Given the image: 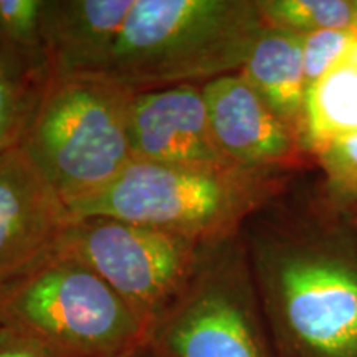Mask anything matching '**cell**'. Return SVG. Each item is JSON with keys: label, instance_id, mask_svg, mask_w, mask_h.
Returning <instances> with one entry per match:
<instances>
[{"label": "cell", "instance_id": "obj_6", "mask_svg": "<svg viewBox=\"0 0 357 357\" xmlns=\"http://www.w3.org/2000/svg\"><path fill=\"white\" fill-rule=\"evenodd\" d=\"M211 245L119 218L82 217L58 250L96 271L144 318L176 300Z\"/></svg>", "mask_w": 357, "mask_h": 357}, {"label": "cell", "instance_id": "obj_9", "mask_svg": "<svg viewBox=\"0 0 357 357\" xmlns=\"http://www.w3.org/2000/svg\"><path fill=\"white\" fill-rule=\"evenodd\" d=\"M215 142L240 167L289 171L306 154L284 124L240 71L202 84Z\"/></svg>", "mask_w": 357, "mask_h": 357}, {"label": "cell", "instance_id": "obj_11", "mask_svg": "<svg viewBox=\"0 0 357 357\" xmlns=\"http://www.w3.org/2000/svg\"><path fill=\"white\" fill-rule=\"evenodd\" d=\"M134 0H47L43 47L52 75H105Z\"/></svg>", "mask_w": 357, "mask_h": 357}, {"label": "cell", "instance_id": "obj_12", "mask_svg": "<svg viewBox=\"0 0 357 357\" xmlns=\"http://www.w3.org/2000/svg\"><path fill=\"white\" fill-rule=\"evenodd\" d=\"M240 73L303 142L306 82L301 35L265 25Z\"/></svg>", "mask_w": 357, "mask_h": 357}, {"label": "cell", "instance_id": "obj_18", "mask_svg": "<svg viewBox=\"0 0 357 357\" xmlns=\"http://www.w3.org/2000/svg\"><path fill=\"white\" fill-rule=\"evenodd\" d=\"M356 40L357 33L352 29L319 30L301 35L306 91L346 55Z\"/></svg>", "mask_w": 357, "mask_h": 357}, {"label": "cell", "instance_id": "obj_15", "mask_svg": "<svg viewBox=\"0 0 357 357\" xmlns=\"http://www.w3.org/2000/svg\"><path fill=\"white\" fill-rule=\"evenodd\" d=\"M266 25L294 33L354 30L357 0H257Z\"/></svg>", "mask_w": 357, "mask_h": 357}, {"label": "cell", "instance_id": "obj_20", "mask_svg": "<svg viewBox=\"0 0 357 357\" xmlns=\"http://www.w3.org/2000/svg\"><path fill=\"white\" fill-rule=\"evenodd\" d=\"M354 32L357 33V20H356V25H354Z\"/></svg>", "mask_w": 357, "mask_h": 357}, {"label": "cell", "instance_id": "obj_4", "mask_svg": "<svg viewBox=\"0 0 357 357\" xmlns=\"http://www.w3.org/2000/svg\"><path fill=\"white\" fill-rule=\"evenodd\" d=\"M293 344L307 357H357V261L300 231L257 225L243 238Z\"/></svg>", "mask_w": 357, "mask_h": 357}, {"label": "cell", "instance_id": "obj_13", "mask_svg": "<svg viewBox=\"0 0 357 357\" xmlns=\"http://www.w3.org/2000/svg\"><path fill=\"white\" fill-rule=\"evenodd\" d=\"M357 134V40L336 65L306 91L305 142L314 155L333 142Z\"/></svg>", "mask_w": 357, "mask_h": 357}, {"label": "cell", "instance_id": "obj_19", "mask_svg": "<svg viewBox=\"0 0 357 357\" xmlns=\"http://www.w3.org/2000/svg\"><path fill=\"white\" fill-rule=\"evenodd\" d=\"M0 357H45V354L29 334L0 324Z\"/></svg>", "mask_w": 357, "mask_h": 357}, {"label": "cell", "instance_id": "obj_3", "mask_svg": "<svg viewBox=\"0 0 357 357\" xmlns=\"http://www.w3.org/2000/svg\"><path fill=\"white\" fill-rule=\"evenodd\" d=\"M134 95L108 75L50 73L20 146L66 205L98 194L134 160Z\"/></svg>", "mask_w": 357, "mask_h": 357}, {"label": "cell", "instance_id": "obj_10", "mask_svg": "<svg viewBox=\"0 0 357 357\" xmlns=\"http://www.w3.org/2000/svg\"><path fill=\"white\" fill-rule=\"evenodd\" d=\"M129 136L134 160L177 166L231 164L218 149L199 84L136 91Z\"/></svg>", "mask_w": 357, "mask_h": 357}, {"label": "cell", "instance_id": "obj_2", "mask_svg": "<svg viewBox=\"0 0 357 357\" xmlns=\"http://www.w3.org/2000/svg\"><path fill=\"white\" fill-rule=\"evenodd\" d=\"M257 0H134L105 75L134 91L242 70L265 29Z\"/></svg>", "mask_w": 357, "mask_h": 357}, {"label": "cell", "instance_id": "obj_5", "mask_svg": "<svg viewBox=\"0 0 357 357\" xmlns=\"http://www.w3.org/2000/svg\"><path fill=\"white\" fill-rule=\"evenodd\" d=\"M0 324L84 352L131 344L139 316L78 258L56 250L0 288Z\"/></svg>", "mask_w": 357, "mask_h": 357}, {"label": "cell", "instance_id": "obj_7", "mask_svg": "<svg viewBox=\"0 0 357 357\" xmlns=\"http://www.w3.org/2000/svg\"><path fill=\"white\" fill-rule=\"evenodd\" d=\"M250 271L242 234L205 250L164 326L174 357H266L248 306Z\"/></svg>", "mask_w": 357, "mask_h": 357}, {"label": "cell", "instance_id": "obj_14", "mask_svg": "<svg viewBox=\"0 0 357 357\" xmlns=\"http://www.w3.org/2000/svg\"><path fill=\"white\" fill-rule=\"evenodd\" d=\"M48 77L47 61L0 38V155L22 144Z\"/></svg>", "mask_w": 357, "mask_h": 357}, {"label": "cell", "instance_id": "obj_8", "mask_svg": "<svg viewBox=\"0 0 357 357\" xmlns=\"http://www.w3.org/2000/svg\"><path fill=\"white\" fill-rule=\"evenodd\" d=\"M73 220L24 147L0 155V288L55 253Z\"/></svg>", "mask_w": 357, "mask_h": 357}, {"label": "cell", "instance_id": "obj_16", "mask_svg": "<svg viewBox=\"0 0 357 357\" xmlns=\"http://www.w3.org/2000/svg\"><path fill=\"white\" fill-rule=\"evenodd\" d=\"M324 176V195L339 208L357 207V134L314 154Z\"/></svg>", "mask_w": 357, "mask_h": 357}, {"label": "cell", "instance_id": "obj_1", "mask_svg": "<svg viewBox=\"0 0 357 357\" xmlns=\"http://www.w3.org/2000/svg\"><path fill=\"white\" fill-rule=\"evenodd\" d=\"M288 172L235 164L132 160L109 185L68 208L73 218H119L200 243H217L242 234L250 218L284 190Z\"/></svg>", "mask_w": 357, "mask_h": 357}, {"label": "cell", "instance_id": "obj_17", "mask_svg": "<svg viewBox=\"0 0 357 357\" xmlns=\"http://www.w3.org/2000/svg\"><path fill=\"white\" fill-rule=\"evenodd\" d=\"M45 6L47 0H0V38L25 55L47 61L43 47Z\"/></svg>", "mask_w": 357, "mask_h": 357}]
</instances>
